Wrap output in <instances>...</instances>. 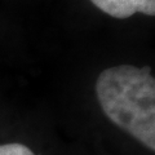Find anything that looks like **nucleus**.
<instances>
[{"label": "nucleus", "mask_w": 155, "mask_h": 155, "mask_svg": "<svg viewBox=\"0 0 155 155\" xmlns=\"http://www.w3.org/2000/svg\"><path fill=\"white\" fill-rule=\"evenodd\" d=\"M92 97L100 129L87 155H155V76L136 61L105 65L93 78Z\"/></svg>", "instance_id": "obj_1"}, {"label": "nucleus", "mask_w": 155, "mask_h": 155, "mask_svg": "<svg viewBox=\"0 0 155 155\" xmlns=\"http://www.w3.org/2000/svg\"><path fill=\"white\" fill-rule=\"evenodd\" d=\"M0 155H87L79 143H69L41 129L0 128Z\"/></svg>", "instance_id": "obj_2"}, {"label": "nucleus", "mask_w": 155, "mask_h": 155, "mask_svg": "<svg viewBox=\"0 0 155 155\" xmlns=\"http://www.w3.org/2000/svg\"><path fill=\"white\" fill-rule=\"evenodd\" d=\"M100 16L124 22L134 18H155V0H88Z\"/></svg>", "instance_id": "obj_3"}]
</instances>
